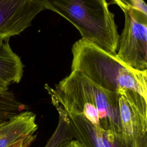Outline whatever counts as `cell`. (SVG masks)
<instances>
[{"mask_svg": "<svg viewBox=\"0 0 147 147\" xmlns=\"http://www.w3.org/2000/svg\"><path fill=\"white\" fill-rule=\"evenodd\" d=\"M45 88L50 97L61 105L81 115L92 125L123 138L118 92L101 88L75 71L55 84V88L45 84Z\"/></svg>", "mask_w": 147, "mask_h": 147, "instance_id": "cell-1", "label": "cell"}, {"mask_svg": "<svg viewBox=\"0 0 147 147\" xmlns=\"http://www.w3.org/2000/svg\"><path fill=\"white\" fill-rule=\"evenodd\" d=\"M71 71L81 73L90 81L109 91L133 90L147 100V71H134L116 56L100 49L84 38L76 41L71 49Z\"/></svg>", "mask_w": 147, "mask_h": 147, "instance_id": "cell-2", "label": "cell"}, {"mask_svg": "<svg viewBox=\"0 0 147 147\" xmlns=\"http://www.w3.org/2000/svg\"><path fill=\"white\" fill-rule=\"evenodd\" d=\"M45 9L68 20L82 38L116 56L119 34L114 14L105 0H42Z\"/></svg>", "mask_w": 147, "mask_h": 147, "instance_id": "cell-3", "label": "cell"}, {"mask_svg": "<svg viewBox=\"0 0 147 147\" xmlns=\"http://www.w3.org/2000/svg\"><path fill=\"white\" fill-rule=\"evenodd\" d=\"M125 25L119 37L116 57L131 69L147 71V16L136 10L120 8Z\"/></svg>", "mask_w": 147, "mask_h": 147, "instance_id": "cell-4", "label": "cell"}, {"mask_svg": "<svg viewBox=\"0 0 147 147\" xmlns=\"http://www.w3.org/2000/svg\"><path fill=\"white\" fill-rule=\"evenodd\" d=\"M118 93L122 136L133 146L136 137L147 135V100L131 90L121 89Z\"/></svg>", "mask_w": 147, "mask_h": 147, "instance_id": "cell-5", "label": "cell"}, {"mask_svg": "<svg viewBox=\"0 0 147 147\" xmlns=\"http://www.w3.org/2000/svg\"><path fill=\"white\" fill-rule=\"evenodd\" d=\"M44 9L42 0H0V38L20 34Z\"/></svg>", "mask_w": 147, "mask_h": 147, "instance_id": "cell-6", "label": "cell"}, {"mask_svg": "<svg viewBox=\"0 0 147 147\" xmlns=\"http://www.w3.org/2000/svg\"><path fill=\"white\" fill-rule=\"evenodd\" d=\"M62 107L67 113L74 138L82 147H133L121 137L92 125L68 107Z\"/></svg>", "mask_w": 147, "mask_h": 147, "instance_id": "cell-7", "label": "cell"}, {"mask_svg": "<svg viewBox=\"0 0 147 147\" xmlns=\"http://www.w3.org/2000/svg\"><path fill=\"white\" fill-rule=\"evenodd\" d=\"M36 115L32 111H22L0 126V147H9L16 142L35 134L38 126Z\"/></svg>", "mask_w": 147, "mask_h": 147, "instance_id": "cell-8", "label": "cell"}, {"mask_svg": "<svg viewBox=\"0 0 147 147\" xmlns=\"http://www.w3.org/2000/svg\"><path fill=\"white\" fill-rule=\"evenodd\" d=\"M9 40L0 38V87L3 88L20 83L24 73L21 58L13 52Z\"/></svg>", "mask_w": 147, "mask_h": 147, "instance_id": "cell-9", "label": "cell"}, {"mask_svg": "<svg viewBox=\"0 0 147 147\" xmlns=\"http://www.w3.org/2000/svg\"><path fill=\"white\" fill-rule=\"evenodd\" d=\"M51 102L59 114L57 125L44 147H62L67 142L74 140L67 113L62 106L53 98Z\"/></svg>", "mask_w": 147, "mask_h": 147, "instance_id": "cell-10", "label": "cell"}, {"mask_svg": "<svg viewBox=\"0 0 147 147\" xmlns=\"http://www.w3.org/2000/svg\"><path fill=\"white\" fill-rule=\"evenodd\" d=\"M26 109L9 88L0 87V120H7Z\"/></svg>", "mask_w": 147, "mask_h": 147, "instance_id": "cell-11", "label": "cell"}, {"mask_svg": "<svg viewBox=\"0 0 147 147\" xmlns=\"http://www.w3.org/2000/svg\"><path fill=\"white\" fill-rule=\"evenodd\" d=\"M110 3L117 5L120 8L136 10L147 16V5L143 0H113Z\"/></svg>", "mask_w": 147, "mask_h": 147, "instance_id": "cell-12", "label": "cell"}, {"mask_svg": "<svg viewBox=\"0 0 147 147\" xmlns=\"http://www.w3.org/2000/svg\"><path fill=\"white\" fill-rule=\"evenodd\" d=\"M36 137L37 135L34 134L16 142L9 147H30L34 141L36 139Z\"/></svg>", "mask_w": 147, "mask_h": 147, "instance_id": "cell-13", "label": "cell"}, {"mask_svg": "<svg viewBox=\"0 0 147 147\" xmlns=\"http://www.w3.org/2000/svg\"><path fill=\"white\" fill-rule=\"evenodd\" d=\"M133 147H147V135L136 137L134 138Z\"/></svg>", "mask_w": 147, "mask_h": 147, "instance_id": "cell-14", "label": "cell"}, {"mask_svg": "<svg viewBox=\"0 0 147 147\" xmlns=\"http://www.w3.org/2000/svg\"><path fill=\"white\" fill-rule=\"evenodd\" d=\"M62 147H82L80 143L75 140H72L65 144H64Z\"/></svg>", "mask_w": 147, "mask_h": 147, "instance_id": "cell-15", "label": "cell"}, {"mask_svg": "<svg viewBox=\"0 0 147 147\" xmlns=\"http://www.w3.org/2000/svg\"><path fill=\"white\" fill-rule=\"evenodd\" d=\"M5 121L6 120H0V126L5 122Z\"/></svg>", "mask_w": 147, "mask_h": 147, "instance_id": "cell-16", "label": "cell"}]
</instances>
